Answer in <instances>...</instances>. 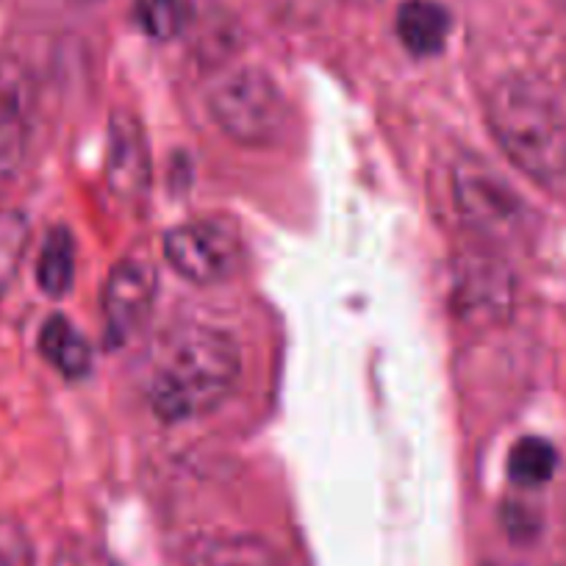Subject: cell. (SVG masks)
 Returning a JSON list of instances; mask_svg holds the SVG:
<instances>
[{
  "label": "cell",
  "instance_id": "obj_21",
  "mask_svg": "<svg viewBox=\"0 0 566 566\" xmlns=\"http://www.w3.org/2000/svg\"><path fill=\"white\" fill-rule=\"evenodd\" d=\"M560 3H566V0H560Z\"/></svg>",
  "mask_w": 566,
  "mask_h": 566
},
{
  "label": "cell",
  "instance_id": "obj_11",
  "mask_svg": "<svg viewBox=\"0 0 566 566\" xmlns=\"http://www.w3.org/2000/svg\"><path fill=\"white\" fill-rule=\"evenodd\" d=\"M184 566H283L281 555L255 536H209L195 542Z\"/></svg>",
  "mask_w": 566,
  "mask_h": 566
},
{
  "label": "cell",
  "instance_id": "obj_17",
  "mask_svg": "<svg viewBox=\"0 0 566 566\" xmlns=\"http://www.w3.org/2000/svg\"><path fill=\"white\" fill-rule=\"evenodd\" d=\"M53 566H117V560L90 538H70L59 547Z\"/></svg>",
  "mask_w": 566,
  "mask_h": 566
},
{
  "label": "cell",
  "instance_id": "obj_19",
  "mask_svg": "<svg viewBox=\"0 0 566 566\" xmlns=\"http://www.w3.org/2000/svg\"><path fill=\"white\" fill-rule=\"evenodd\" d=\"M350 3H375V0H350Z\"/></svg>",
  "mask_w": 566,
  "mask_h": 566
},
{
  "label": "cell",
  "instance_id": "obj_12",
  "mask_svg": "<svg viewBox=\"0 0 566 566\" xmlns=\"http://www.w3.org/2000/svg\"><path fill=\"white\" fill-rule=\"evenodd\" d=\"M40 353L64 378H84L92 367V350L86 339L59 314L42 325Z\"/></svg>",
  "mask_w": 566,
  "mask_h": 566
},
{
  "label": "cell",
  "instance_id": "obj_8",
  "mask_svg": "<svg viewBox=\"0 0 566 566\" xmlns=\"http://www.w3.org/2000/svg\"><path fill=\"white\" fill-rule=\"evenodd\" d=\"M156 301V266L125 255L112 266L103 286V319L112 342H125L145 325Z\"/></svg>",
  "mask_w": 566,
  "mask_h": 566
},
{
  "label": "cell",
  "instance_id": "obj_5",
  "mask_svg": "<svg viewBox=\"0 0 566 566\" xmlns=\"http://www.w3.org/2000/svg\"><path fill=\"white\" fill-rule=\"evenodd\" d=\"M165 259L181 277L209 286L237 272L239 242L217 222H184L165 233Z\"/></svg>",
  "mask_w": 566,
  "mask_h": 566
},
{
  "label": "cell",
  "instance_id": "obj_1",
  "mask_svg": "<svg viewBox=\"0 0 566 566\" xmlns=\"http://www.w3.org/2000/svg\"><path fill=\"white\" fill-rule=\"evenodd\" d=\"M242 353L231 334L189 325L167 339L148 375V402L161 422H189L220 408L237 389Z\"/></svg>",
  "mask_w": 566,
  "mask_h": 566
},
{
  "label": "cell",
  "instance_id": "obj_14",
  "mask_svg": "<svg viewBox=\"0 0 566 566\" xmlns=\"http://www.w3.org/2000/svg\"><path fill=\"white\" fill-rule=\"evenodd\" d=\"M555 467H558V453L547 439L525 437L509 453V475L520 486H542L553 478Z\"/></svg>",
  "mask_w": 566,
  "mask_h": 566
},
{
  "label": "cell",
  "instance_id": "obj_20",
  "mask_svg": "<svg viewBox=\"0 0 566 566\" xmlns=\"http://www.w3.org/2000/svg\"><path fill=\"white\" fill-rule=\"evenodd\" d=\"M489 566H514V564H489Z\"/></svg>",
  "mask_w": 566,
  "mask_h": 566
},
{
  "label": "cell",
  "instance_id": "obj_3",
  "mask_svg": "<svg viewBox=\"0 0 566 566\" xmlns=\"http://www.w3.org/2000/svg\"><path fill=\"white\" fill-rule=\"evenodd\" d=\"M209 112L222 134L244 148L277 145L290 125V106L281 86L259 67L233 70L214 81Z\"/></svg>",
  "mask_w": 566,
  "mask_h": 566
},
{
  "label": "cell",
  "instance_id": "obj_7",
  "mask_svg": "<svg viewBox=\"0 0 566 566\" xmlns=\"http://www.w3.org/2000/svg\"><path fill=\"white\" fill-rule=\"evenodd\" d=\"M453 303L472 323H497L514 306V275L492 248L472 250L455 266Z\"/></svg>",
  "mask_w": 566,
  "mask_h": 566
},
{
  "label": "cell",
  "instance_id": "obj_9",
  "mask_svg": "<svg viewBox=\"0 0 566 566\" xmlns=\"http://www.w3.org/2000/svg\"><path fill=\"white\" fill-rule=\"evenodd\" d=\"M108 189L123 203H139L150 187V150L148 136L139 119L128 112H114L108 123Z\"/></svg>",
  "mask_w": 566,
  "mask_h": 566
},
{
  "label": "cell",
  "instance_id": "obj_15",
  "mask_svg": "<svg viewBox=\"0 0 566 566\" xmlns=\"http://www.w3.org/2000/svg\"><path fill=\"white\" fill-rule=\"evenodd\" d=\"M134 18L139 29L154 40H176L192 20L189 0H134Z\"/></svg>",
  "mask_w": 566,
  "mask_h": 566
},
{
  "label": "cell",
  "instance_id": "obj_13",
  "mask_svg": "<svg viewBox=\"0 0 566 566\" xmlns=\"http://www.w3.org/2000/svg\"><path fill=\"white\" fill-rule=\"evenodd\" d=\"M75 277V244L67 228H53L36 261V281L48 297H64Z\"/></svg>",
  "mask_w": 566,
  "mask_h": 566
},
{
  "label": "cell",
  "instance_id": "obj_4",
  "mask_svg": "<svg viewBox=\"0 0 566 566\" xmlns=\"http://www.w3.org/2000/svg\"><path fill=\"white\" fill-rule=\"evenodd\" d=\"M453 200L464 226L486 248L514 242L527 226V209L494 167L464 156L453 170Z\"/></svg>",
  "mask_w": 566,
  "mask_h": 566
},
{
  "label": "cell",
  "instance_id": "obj_6",
  "mask_svg": "<svg viewBox=\"0 0 566 566\" xmlns=\"http://www.w3.org/2000/svg\"><path fill=\"white\" fill-rule=\"evenodd\" d=\"M34 81L25 64L0 56V184L18 178L34 134Z\"/></svg>",
  "mask_w": 566,
  "mask_h": 566
},
{
  "label": "cell",
  "instance_id": "obj_18",
  "mask_svg": "<svg viewBox=\"0 0 566 566\" xmlns=\"http://www.w3.org/2000/svg\"><path fill=\"white\" fill-rule=\"evenodd\" d=\"M29 560V544L23 531L12 522H0V566H23Z\"/></svg>",
  "mask_w": 566,
  "mask_h": 566
},
{
  "label": "cell",
  "instance_id": "obj_16",
  "mask_svg": "<svg viewBox=\"0 0 566 566\" xmlns=\"http://www.w3.org/2000/svg\"><path fill=\"white\" fill-rule=\"evenodd\" d=\"M31 226L23 211L3 209L0 211V297L9 290L25 248H29Z\"/></svg>",
  "mask_w": 566,
  "mask_h": 566
},
{
  "label": "cell",
  "instance_id": "obj_2",
  "mask_svg": "<svg viewBox=\"0 0 566 566\" xmlns=\"http://www.w3.org/2000/svg\"><path fill=\"white\" fill-rule=\"evenodd\" d=\"M486 123L511 165L536 184L566 178V112L527 78L497 81L486 95Z\"/></svg>",
  "mask_w": 566,
  "mask_h": 566
},
{
  "label": "cell",
  "instance_id": "obj_10",
  "mask_svg": "<svg viewBox=\"0 0 566 566\" xmlns=\"http://www.w3.org/2000/svg\"><path fill=\"white\" fill-rule=\"evenodd\" d=\"M402 48L413 56H437L450 34V14L437 0H402L395 20Z\"/></svg>",
  "mask_w": 566,
  "mask_h": 566
}]
</instances>
